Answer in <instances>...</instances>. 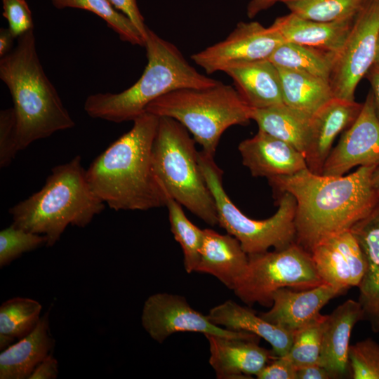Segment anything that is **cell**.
Instances as JSON below:
<instances>
[{
	"instance_id": "cell-5",
	"label": "cell",
	"mask_w": 379,
	"mask_h": 379,
	"mask_svg": "<svg viewBox=\"0 0 379 379\" xmlns=\"http://www.w3.org/2000/svg\"><path fill=\"white\" fill-rule=\"evenodd\" d=\"M105 209V203L93 192L81 164V157L55 166L44 185L12 206V224L27 231L45 235L53 246L69 225H88Z\"/></svg>"
},
{
	"instance_id": "cell-7",
	"label": "cell",
	"mask_w": 379,
	"mask_h": 379,
	"mask_svg": "<svg viewBox=\"0 0 379 379\" xmlns=\"http://www.w3.org/2000/svg\"><path fill=\"white\" fill-rule=\"evenodd\" d=\"M145 112L178 121L212 156L227 128L251 120V108L237 89L220 81L208 88L171 91L149 104Z\"/></svg>"
},
{
	"instance_id": "cell-47",
	"label": "cell",
	"mask_w": 379,
	"mask_h": 379,
	"mask_svg": "<svg viewBox=\"0 0 379 379\" xmlns=\"http://www.w3.org/2000/svg\"><path fill=\"white\" fill-rule=\"evenodd\" d=\"M289 1V0H284V1H282V3H284V1Z\"/></svg>"
},
{
	"instance_id": "cell-40",
	"label": "cell",
	"mask_w": 379,
	"mask_h": 379,
	"mask_svg": "<svg viewBox=\"0 0 379 379\" xmlns=\"http://www.w3.org/2000/svg\"><path fill=\"white\" fill-rule=\"evenodd\" d=\"M58 374V361L49 354L36 366L28 379H55Z\"/></svg>"
},
{
	"instance_id": "cell-21",
	"label": "cell",
	"mask_w": 379,
	"mask_h": 379,
	"mask_svg": "<svg viewBox=\"0 0 379 379\" xmlns=\"http://www.w3.org/2000/svg\"><path fill=\"white\" fill-rule=\"evenodd\" d=\"M223 72L232 78L235 88L250 108L284 104L279 71L269 60L235 63Z\"/></svg>"
},
{
	"instance_id": "cell-41",
	"label": "cell",
	"mask_w": 379,
	"mask_h": 379,
	"mask_svg": "<svg viewBox=\"0 0 379 379\" xmlns=\"http://www.w3.org/2000/svg\"><path fill=\"white\" fill-rule=\"evenodd\" d=\"M297 379H330V373L319 364L310 365L296 369Z\"/></svg>"
},
{
	"instance_id": "cell-24",
	"label": "cell",
	"mask_w": 379,
	"mask_h": 379,
	"mask_svg": "<svg viewBox=\"0 0 379 379\" xmlns=\"http://www.w3.org/2000/svg\"><path fill=\"white\" fill-rule=\"evenodd\" d=\"M354 18L324 22L305 19L290 12L277 18L271 26L285 42L320 48L338 54Z\"/></svg>"
},
{
	"instance_id": "cell-37",
	"label": "cell",
	"mask_w": 379,
	"mask_h": 379,
	"mask_svg": "<svg viewBox=\"0 0 379 379\" xmlns=\"http://www.w3.org/2000/svg\"><path fill=\"white\" fill-rule=\"evenodd\" d=\"M3 17L15 38L33 30L32 11L25 0H1Z\"/></svg>"
},
{
	"instance_id": "cell-8",
	"label": "cell",
	"mask_w": 379,
	"mask_h": 379,
	"mask_svg": "<svg viewBox=\"0 0 379 379\" xmlns=\"http://www.w3.org/2000/svg\"><path fill=\"white\" fill-rule=\"evenodd\" d=\"M199 165L206 184L213 197L218 225L234 237L248 254L283 249L295 241V214L296 201L288 192L279 194L278 209L264 220L252 219L232 202L222 185L223 171L214 161V156L199 152Z\"/></svg>"
},
{
	"instance_id": "cell-27",
	"label": "cell",
	"mask_w": 379,
	"mask_h": 379,
	"mask_svg": "<svg viewBox=\"0 0 379 379\" xmlns=\"http://www.w3.org/2000/svg\"><path fill=\"white\" fill-rule=\"evenodd\" d=\"M284 103L312 117L334 98L329 82L321 78L278 67Z\"/></svg>"
},
{
	"instance_id": "cell-11",
	"label": "cell",
	"mask_w": 379,
	"mask_h": 379,
	"mask_svg": "<svg viewBox=\"0 0 379 379\" xmlns=\"http://www.w3.org/2000/svg\"><path fill=\"white\" fill-rule=\"evenodd\" d=\"M142 325L149 335L162 343L173 333L197 332L205 335L259 341L248 332L235 331L218 326L207 315L191 307L184 296L157 293L145 300L141 316Z\"/></svg>"
},
{
	"instance_id": "cell-13",
	"label": "cell",
	"mask_w": 379,
	"mask_h": 379,
	"mask_svg": "<svg viewBox=\"0 0 379 379\" xmlns=\"http://www.w3.org/2000/svg\"><path fill=\"white\" fill-rule=\"evenodd\" d=\"M357 166H379V119L371 91L356 120L332 148L321 174L342 176Z\"/></svg>"
},
{
	"instance_id": "cell-20",
	"label": "cell",
	"mask_w": 379,
	"mask_h": 379,
	"mask_svg": "<svg viewBox=\"0 0 379 379\" xmlns=\"http://www.w3.org/2000/svg\"><path fill=\"white\" fill-rule=\"evenodd\" d=\"M366 261V271L359 285V302L374 333H379V203L350 229Z\"/></svg>"
},
{
	"instance_id": "cell-10",
	"label": "cell",
	"mask_w": 379,
	"mask_h": 379,
	"mask_svg": "<svg viewBox=\"0 0 379 379\" xmlns=\"http://www.w3.org/2000/svg\"><path fill=\"white\" fill-rule=\"evenodd\" d=\"M379 34V0H368L356 15L329 78L334 98L354 101L360 81L374 62Z\"/></svg>"
},
{
	"instance_id": "cell-34",
	"label": "cell",
	"mask_w": 379,
	"mask_h": 379,
	"mask_svg": "<svg viewBox=\"0 0 379 379\" xmlns=\"http://www.w3.org/2000/svg\"><path fill=\"white\" fill-rule=\"evenodd\" d=\"M45 235L33 233L13 224L0 232V267L9 265L22 253L45 244Z\"/></svg>"
},
{
	"instance_id": "cell-1",
	"label": "cell",
	"mask_w": 379,
	"mask_h": 379,
	"mask_svg": "<svg viewBox=\"0 0 379 379\" xmlns=\"http://www.w3.org/2000/svg\"><path fill=\"white\" fill-rule=\"evenodd\" d=\"M376 166H359L347 175L327 176L307 168L291 175L268 179L279 194L296 201L295 242L307 251L333 234L350 230L379 203L372 178Z\"/></svg>"
},
{
	"instance_id": "cell-38",
	"label": "cell",
	"mask_w": 379,
	"mask_h": 379,
	"mask_svg": "<svg viewBox=\"0 0 379 379\" xmlns=\"http://www.w3.org/2000/svg\"><path fill=\"white\" fill-rule=\"evenodd\" d=\"M258 379H297L296 368L285 355L276 357L257 375Z\"/></svg>"
},
{
	"instance_id": "cell-46",
	"label": "cell",
	"mask_w": 379,
	"mask_h": 379,
	"mask_svg": "<svg viewBox=\"0 0 379 379\" xmlns=\"http://www.w3.org/2000/svg\"><path fill=\"white\" fill-rule=\"evenodd\" d=\"M373 65H375L379 67V34H378V41H377L375 60H374V62Z\"/></svg>"
},
{
	"instance_id": "cell-36",
	"label": "cell",
	"mask_w": 379,
	"mask_h": 379,
	"mask_svg": "<svg viewBox=\"0 0 379 379\" xmlns=\"http://www.w3.org/2000/svg\"><path fill=\"white\" fill-rule=\"evenodd\" d=\"M19 152L16 117L13 107L0 112V167L9 166Z\"/></svg>"
},
{
	"instance_id": "cell-17",
	"label": "cell",
	"mask_w": 379,
	"mask_h": 379,
	"mask_svg": "<svg viewBox=\"0 0 379 379\" xmlns=\"http://www.w3.org/2000/svg\"><path fill=\"white\" fill-rule=\"evenodd\" d=\"M344 293L325 283L304 290L281 288L272 294L270 310L260 313V316L293 333L319 316L321 308L331 299Z\"/></svg>"
},
{
	"instance_id": "cell-31",
	"label": "cell",
	"mask_w": 379,
	"mask_h": 379,
	"mask_svg": "<svg viewBox=\"0 0 379 379\" xmlns=\"http://www.w3.org/2000/svg\"><path fill=\"white\" fill-rule=\"evenodd\" d=\"M58 9L78 8L90 11L105 20L120 39L145 47V39L133 22L118 11L109 0H50Z\"/></svg>"
},
{
	"instance_id": "cell-18",
	"label": "cell",
	"mask_w": 379,
	"mask_h": 379,
	"mask_svg": "<svg viewBox=\"0 0 379 379\" xmlns=\"http://www.w3.org/2000/svg\"><path fill=\"white\" fill-rule=\"evenodd\" d=\"M209 345V364L218 379H239L257 375L274 357L258 341L205 335Z\"/></svg>"
},
{
	"instance_id": "cell-35",
	"label": "cell",
	"mask_w": 379,
	"mask_h": 379,
	"mask_svg": "<svg viewBox=\"0 0 379 379\" xmlns=\"http://www.w3.org/2000/svg\"><path fill=\"white\" fill-rule=\"evenodd\" d=\"M350 375L353 379H379V344L371 338L350 346Z\"/></svg>"
},
{
	"instance_id": "cell-43",
	"label": "cell",
	"mask_w": 379,
	"mask_h": 379,
	"mask_svg": "<svg viewBox=\"0 0 379 379\" xmlns=\"http://www.w3.org/2000/svg\"><path fill=\"white\" fill-rule=\"evenodd\" d=\"M284 0H251L246 8V14L249 18H254L259 13L265 11L278 2Z\"/></svg>"
},
{
	"instance_id": "cell-14",
	"label": "cell",
	"mask_w": 379,
	"mask_h": 379,
	"mask_svg": "<svg viewBox=\"0 0 379 379\" xmlns=\"http://www.w3.org/2000/svg\"><path fill=\"white\" fill-rule=\"evenodd\" d=\"M310 253L323 283L345 292L360 284L366 271V261L350 230L324 239Z\"/></svg>"
},
{
	"instance_id": "cell-6",
	"label": "cell",
	"mask_w": 379,
	"mask_h": 379,
	"mask_svg": "<svg viewBox=\"0 0 379 379\" xmlns=\"http://www.w3.org/2000/svg\"><path fill=\"white\" fill-rule=\"evenodd\" d=\"M196 141L178 121L159 118L152 150L154 172L164 190L208 225H218L213 197L201 171Z\"/></svg>"
},
{
	"instance_id": "cell-32",
	"label": "cell",
	"mask_w": 379,
	"mask_h": 379,
	"mask_svg": "<svg viewBox=\"0 0 379 379\" xmlns=\"http://www.w3.org/2000/svg\"><path fill=\"white\" fill-rule=\"evenodd\" d=\"M368 0H289L284 1L291 13L318 22L353 19Z\"/></svg>"
},
{
	"instance_id": "cell-26",
	"label": "cell",
	"mask_w": 379,
	"mask_h": 379,
	"mask_svg": "<svg viewBox=\"0 0 379 379\" xmlns=\"http://www.w3.org/2000/svg\"><path fill=\"white\" fill-rule=\"evenodd\" d=\"M310 118L284 103L251 109V119L255 121L258 130L289 143L303 154L310 134Z\"/></svg>"
},
{
	"instance_id": "cell-23",
	"label": "cell",
	"mask_w": 379,
	"mask_h": 379,
	"mask_svg": "<svg viewBox=\"0 0 379 379\" xmlns=\"http://www.w3.org/2000/svg\"><path fill=\"white\" fill-rule=\"evenodd\" d=\"M214 324L235 331L253 333L269 343L274 357L286 355L293 333L271 324L255 311L228 300L211 308L207 314Z\"/></svg>"
},
{
	"instance_id": "cell-3",
	"label": "cell",
	"mask_w": 379,
	"mask_h": 379,
	"mask_svg": "<svg viewBox=\"0 0 379 379\" xmlns=\"http://www.w3.org/2000/svg\"><path fill=\"white\" fill-rule=\"evenodd\" d=\"M0 79L12 97L19 151L75 123L41 64L34 31L0 59Z\"/></svg>"
},
{
	"instance_id": "cell-45",
	"label": "cell",
	"mask_w": 379,
	"mask_h": 379,
	"mask_svg": "<svg viewBox=\"0 0 379 379\" xmlns=\"http://www.w3.org/2000/svg\"><path fill=\"white\" fill-rule=\"evenodd\" d=\"M372 180L374 186L379 191V166L375 169Z\"/></svg>"
},
{
	"instance_id": "cell-12",
	"label": "cell",
	"mask_w": 379,
	"mask_h": 379,
	"mask_svg": "<svg viewBox=\"0 0 379 379\" xmlns=\"http://www.w3.org/2000/svg\"><path fill=\"white\" fill-rule=\"evenodd\" d=\"M284 42L271 25L240 22L225 39L193 54L192 59L207 74H213L235 63L268 60Z\"/></svg>"
},
{
	"instance_id": "cell-15",
	"label": "cell",
	"mask_w": 379,
	"mask_h": 379,
	"mask_svg": "<svg viewBox=\"0 0 379 379\" xmlns=\"http://www.w3.org/2000/svg\"><path fill=\"white\" fill-rule=\"evenodd\" d=\"M363 103L337 98L321 106L310 118V134L305 152L307 169L321 175L333 142L359 116Z\"/></svg>"
},
{
	"instance_id": "cell-39",
	"label": "cell",
	"mask_w": 379,
	"mask_h": 379,
	"mask_svg": "<svg viewBox=\"0 0 379 379\" xmlns=\"http://www.w3.org/2000/svg\"><path fill=\"white\" fill-rule=\"evenodd\" d=\"M116 9L126 15L146 38L147 27L137 4L136 0H109Z\"/></svg>"
},
{
	"instance_id": "cell-22",
	"label": "cell",
	"mask_w": 379,
	"mask_h": 379,
	"mask_svg": "<svg viewBox=\"0 0 379 379\" xmlns=\"http://www.w3.org/2000/svg\"><path fill=\"white\" fill-rule=\"evenodd\" d=\"M200 259L195 272L213 275L233 290L248 267V255L230 234L204 229Z\"/></svg>"
},
{
	"instance_id": "cell-2",
	"label": "cell",
	"mask_w": 379,
	"mask_h": 379,
	"mask_svg": "<svg viewBox=\"0 0 379 379\" xmlns=\"http://www.w3.org/2000/svg\"><path fill=\"white\" fill-rule=\"evenodd\" d=\"M159 117L145 112L133 126L97 157L86 170L93 192L115 211L166 206V195L152 166Z\"/></svg>"
},
{
	"instance_id": "cell-16",
	"label": "cell",
	"mask_w": 379,
	"mask_h": 379,
	"mask_svg": "<svg viewBox=\"0 0 379 379\" xmlns=\"http://www.w3.org/2000/svg\"><path fill=\"white\" fill-rule=\"evenodd\" d=\"M238 149L242 164L253 177L268 180L291 175L307 168L303 153L260 130L252 138L241 141Z\"/></svg>"
},
{
	"instance_id": "cell-30",
	"label": "cell",
	"mask_w": 379,
	"mask_h": 379,
	"mask_svg": "<svg viewBox=\"0 0 379 379\" xmlns=\"http://www.w3.org/2000/svg\"><path fill=\"white\" fill-rule=\"evenodd\" d=\"M165 192L171 231L182 248L185 270L192 273L195 272L200 259L204 230L193 224L184 213L182 206Z\"/></svg>"
},
{
	"instance_id": "cell-28",
	"label": "cell",
	"mask_w": 379,
	"mask_h": 379,
	"mask_svg": "<svg viewBox=\"0 0 379 379\" xmlns=\"http://www.w3.org/2000/svg\"><path fill=\"white\" fill-rule=\"evenodd\" d=\"M336 55L320 48L284 42L268 60L277 67L303 72L329 82Z\"/></svg>"
},
{
	"instance_id": "cell-33",
	"label": "cell",
	"mask_w": 379,
	"mask_h": 379,
	"mask_svg": "<svg viewBox=\"0 0 379 379\" xmlns=\"http://www.w3.org/2000/svg\"><path fill=\"white\" fill-rule=\"evenodd\" d=\"M326 317L320 314L293 333L292 345L286 356L296 369L319 364Z\"/></svg>"
},
{
	"instance_id": "cell-25",
	"label": "cell",
	"mask_w": 379,
	"mask_h": 379,
	"mask_svg": "<svg viewBox=\"0 0 379 379\" xmlns=\"http://www.w3.org/2000/svg\"><path fill=\"white\" fill-rule=\"evenodd\" d=\"M49 313L41 317L35 328L0 354V378H28L54 346L49 333Z\"/></svg>"
},
{
	"instance_id": "cell-4",
	"label": "cell",
	"mask_w": 379,
	"mask_h": 379,
	"mask_svg": "<svg viewBox=\"0 0 379 379\" xmlns=\"http://www.w3.org/2000/svg\"><path fill=\"white\" fill-rule=\"evenodd\" d=\"M145 48L147 63L139 79L117 93L87 97L84 110L92 118L114 123L133 121L157 98L181 88H204L220 81L199 72L171 42L147 28Z\"/></svg>"
},
{
	"instance_id": "cell-42",
	"label": "cell",
	"mask_w": 379,
	"mask_h": 379,
	"mask_svg": "<svg viewBox=\"0 0 379 379\" xmlns=\"http://www.w3.org/2000/svg\"><path fill=\"white\" fill-rule=\"evenodd\" d=\"M371 86L373 106L375 114L379 119V67L372 65L365 76Z\"/></svg>"
},
{
	"instance_id": "cell-29",
	"label": "cell",
	"mask_w": 379,
	"mask_h": 379,
	"mask_svg": "<svg viewBox=\"0 0 379 379\" xmlns=\"http://www.w3.org/2000/svg\"><path fill=\"white\" fill-rule=\"evenodd\" d=\"M41 305L36 300L16 297L0 307V348L4 350L30 333L41 318Z\"/></svg>"
},
{
	"instance_id": "cell-19",
	"label": "cell",
	"mask_w": 379,
	"mask_h": 379,
	"mask_svg": "<svg viewBox=\"0 0 379 379\" xmlns=\"http://www.w3.org/2000/svg\"><path fill=\"white\" fill-rule=\"evenodd\" d=\"M364 320V312L359 301L349 299L326 315L322 332L319 364L324 367L332 378L350 374L348 353L351 332L354 325Z\"/></svg>"
},
{
	"instance_id": "cell-9",
	"label": "cell",
	"mask_w": 379,
	"mask_h": 379,
	"mask_svg": "<svg viewBox=\"0 0 379 379\" xmlns=\"http://www.w3.org/2000/svg\"><path fill=\"white\" fill-rule=\"evenodd\" d=\"M322 284L310 253L295 241L283 249L248 255L246 272L232 291L248 306L271 307L279 288L304 290Z\"/></svg>"
},
{
	"instance_id": "cell-44",
	"label": "cell",
	"mask_w": 379,
	"mask_h": 379,
	"mask_svg": "<svg viewBox=\"0 0 379 379\" xmlns=\"http://www.w3.org/2000/svg\"><path fill=\"white\" fill-rule=\"evenodd\" d=\"M15 37L8 28L0 29V58L9 53L12 50Z\"/></svg>"
}]
</instances>
